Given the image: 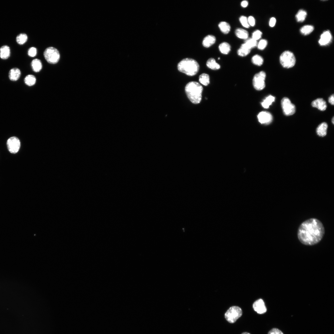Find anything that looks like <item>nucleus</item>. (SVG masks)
Segmentation results:
<instances>
[{
	"label": "nucleus",
	"instance_id": "1",
	"mask_svg": "<svg viewBox=\"0 0 334 334\" xmlns=\"http://www.w3.org/2000/svg\"><path fill=\"white\" fill-rule=\"evenodd\" d=\"M324 233V228L321 222L316 218H311L301 224L298 229L297 235L302 244L313 245L320 242Z\"/></svg>",
	"mask_w": 334,
	"mask_h": 334
},
{
	"label": "nucleus",
	"instance_id": "2",
	"mask_svg": "<svg viewBox=\"0 0 334 334\" xmlns=\"http://www.w3.org/2000/svg\"><path fill=\"white\" fill-rule=\"evenodd\" d=\"M203 90L202 86L195 81L189 82L185 88V92L188 98L194 104H198L200 102Z\"/></svg>",
	"mask_w": 334,
	"mask_h": 334
},
{
	"label": "nucleus",
	"instance_id": "3",
	"mask_svg": "<svg viewBox=\"0 0 334 334\" xmlns=\"http://www.w3.org/2000/svg\"><path fill=\"white\" fill-rule=\"evenodd\" d=\"M178 70L186 75L192 76L195 75L199 69V65L195 60L186 58L182 60L177 66Z\"/></svg>",
	"mask_w": 334,
	"mask_h": 334
},
{
	"label": "nucleus",
	"instance_id": "4",
	"mask_svg": "<svg viewBox=\"0 0 334 334\" xmlns=\"http://www.w3.org/2000/svg\"><path fill=\"white\" fill-rule=\"evenodd\" d=\"M280 62L284 68H289L294 66L296 63V58L293 54L289 51L284 52L280 55Z\"/></svg>",
	"mask_w": 334,
	"mask_h": 334
},
{
	"label": "nucleus",
	"instance_id": "5",
	"mask_svg": "<svg viewBox=\"0 0 334 334\" xmlns=\"http://www.w3.org/2000/svg\"><path fill=\"white\" fill-rule=\"evenodd\" d=\"M242 310L239 307L233 306L230 307L225 314L226 319L230 323L235 322L242 315Z\"/></svg>",
	"mask_w": 334,
	"mask_h": 334
},
{
	"label": "nucleus",
	"instance_id": "6",
	"mask_svg": "<svg viewBox=\"0 0 334 334\" xmlns=\"http://www.w3.org/2000/svg\"><path fill=\"white\" fill-rule=\"evenodd\" d=\"M44 55L48 62L52 64L57 63L60 57L58 50L55 48L52 47L46 48L44 51Z\"/></svg>",
	"mask_w": 334,
	"mask_h": 334
},
{
	"label": "nucleus",
	"instance_id": "7",
	"mask_svg": "<svg viewBox=\"0 0 334 334\" xmlns=\"http://www.w3.org/2000/svg\"><path fill=\"white\" fill-rule=\"evenodd\" d=\"M266 77V74L263 71H261L255 75L253 79V84L255 89L260 91L264 88Z\"/></svg>",
	"mask_w": 334,
	"mask_h": 334
},
{
	"label": "nucleus",
	"instance_id": "8",
	"mask_svg": "<svg viewBox=\"0 0 334 334\" xmlns=\"http://www.w3.org/2000/svg\"><path fill=\"white\" fill-rule=\"evenodd\" d=\"M281 107L284 114L286 116H291L294 114L296 111L295 105L291 103L289 98L284 97L281 101Z\"/></svg>",
	"mask_w": 334,
	"mask_h": 334
},
{
	"label": "nucleus",
	"instance_id": "9",
	"mask_svg": "<svg viewBox=\"0 0 334 334\" xmlns=\"http://www.w3.org/2000/svg\"><path fill=\"white\" fill-rule=\"evenodd\" d=\"M6 145L9 151L11 153L15 154L20 149V142L18 137L12 136L8 139Z\"/></svg>",
	"mask_w": 334,
	"mask_h": 334
},
{
	"label": "nucleus",
	"instance_id": "10",
	"mask_svg": "<svg viewBox=\"0 0 334 334\" xmlns=\"http://www.w3.org/2000/svg\"><path fill=\"white\" fill-rule=\"evenodd\" d=\"M259 122L261 124H268L272 121L273 117L272 114L267 111L260 112L257 116Z\"/></svg>",
	"mask_w": 334,
	"mask_h": 334
},
{
	"label": "nucleus",
	"instance_id": "11",
	"mask_svg": "<svg viewBox=\"0 0 334 334\" xmlns=\"http://www.w3.org/2000/svg\"><path fill=\"white\" fill-rule=\"evenodd\" d=\"M254 310L259 314H263L267 311V308L263 301L261 299L255 301L253 304Z\"/></svg>",
	"mask_w": 334,
	"mask_h": 334
},
{
	"label": "nucleus",
	"instance_id": "12",
	"mask_svg": "<svg viewBox=\"0 0 334 334\" xmlns=\"http://www.w3.org/2000/svg\"><path fill=\"white\" fill-rule=\"evenodd\" d=\"M332 40V36L329 31L324 32L321 35L319 43L321 46H324L328 44Z\"/></svg>",
	"mask_w": 334,
	"mask_h": 334
},
{
	"label": "nucleus",
	"instance_id": "13",
	"mask_svg": "<svg viewBox=\"0 0 334 334\" xmlns=\"http://www.w3.org/2000/svg\"><path fill=\"white\" fill-rule=\"evenodd\" d=\"M311 105L313 107L322 111L325 110L327 107L325 101L322 98H318L313 101L311 103Z\"/></svg>",
	"mask_w": 334,
	"mask_h": 334
},
{
	"label": "nucleus",
	"instance_id": "14",
	"mask_svg": "<svg viewBox=\"0 0 334 334\" xmlns=\"http://www.w3.org/2000/svg\"><path fill=\"white\" fill-rule=\"evenodd\" d=\"M216 41V37L211 35H208L203 39L202 44L205 47L208 48L214 44Z\"/></svg>",
	"mask_w": 334,
	"mask_h": 334
},
{
	"label": "nucleus",
	"instance_id": "15",
	"mask_svg": "<svg viewBox=\"0 0 334 334\" xmlns=\"http://www.w3.org/2000/svg\"><path fill=\"white\" fill-rule=\"evenodd\" d=\"M21 75L20 71L17 68L11 69L9 73V79L12 81H16L19 78Z\"/></svg>",
	"mask_w": 334,
	"mask_h": 334
},
{
	"label": "nucleus",
	"instance_id": "16",
	"mask_svg": "<svg viewBox=\"0 0 334 334\" xmlns=\"http://www.w3.org/2000/svg\"><path fill=\"white\" fill-rule=\"evenodd\" d=\"M10 55V49L7 45L2 46L0 48V57L3 59H7Z\"/></svg>",
	"mask_w": 334,
	"mask_h": 334
},
{
	"label": "nucleus",
	"instance_id": "17",
	"mask_svg": "<svg viewBox=\"0 0 334 334\" xmlns=\"http://www.w3.org/2000/svg\"><path fill=\"white\" fill-rule=\"evenodd\" d=\"M328 127L327 124L323 122L319 124L316 129V132L319 136H324L327 134V131Z\"/></svg>",
	"mask_w": 334,
	"mask_h": 334
},
{
	"label": "nucleus",
	"instance_id": "18",
	"mask_svg": "<svg viewBox=\"0 0 334 334\" xmlns=\"http://www.w3.org/2000/svg\"><path fill=\"white\" fill-rule=\"evenodd\" d=\"M250 49L245 43L242 44L237 51L238 55L241 57H245L250 52Z\"/></svg>",
	"mask_w": 334,
	"mask_h": 334
},
{
	"label": "nucleus",
	"instance_id": "19",
	"mask_svg": "<svg viewBox=\"0 0 334 334\" xmlns=\"http://www.w3.org/2000/svg\"><path fill=\"white\" fill-rule=\"evenodd\" d=\"M235 34L238 37L245 40L248 38L249 36L248 32L241 28H237L235 30Z\"/></svg>",
	"mask_w": 334,
	"mask_h": 334
},
{
	"label": "nucleus",
	"instance_id": "20",
	"mask_svg": "<svg viewBox=\"0 0 334 334\" xmlns=\"http://www.w3.org/2000/svg\"><path fill=\"white\" fill-rule=\"evenodd\" d=\"M220 52L222 54H227L231 50V46L227 42H223L220 44L218 47Z\"/></svg>",
	"mask_w": 334,
	"mask_h": 334
},
{
	"label": "nucleus",
	"instance_id": "21",
	"mask_svg": "<svg viewBox=\"0 0 334 334\" xmlns=\"http://www.w3.org/2000/svg\"><path fill=\"white\" fill-rule=\"evenodd\" d=\"M218 26L221 31L224 34H227L230 31V26L229 23L226 22H220Z\"/></svg>",
	"mask_w": 334,
	"mask_h": 334
},
{
	"label": "nucleus",
	"instance_id": "22",
	"mask_svg": "<svg viewBox=\"0 0 334 334\" xmlns=\"http://www.w3.org/2000/svg\"><path fill=\"white\" fill-rule=\"evenodd\" d=\"M206 65L208 68L212 70H216L220 68V65L213 58H210L207 60Z\"/></svg>",
	"mask_w": 334,
	"mask_h": 334
},
{
	"label": "nucleus",
	"instance_id": "23",
	"mask_svg": "<svg viewBox=\"0 0 334 334\" xmlns=\"http://www.w3.org/2000/svg\"><path fill=\"white\" fill-rule=\"evenodd\" d=\"M31 66L33 70L35 72L40 71L42 68L41 62L38 59H34L32 61Z\"/></svg>",
	"mask_w": 334,
	"mask_h": 334
},
{
	"label": "nucleus",
	"instance_id": "24",
	"mask_svg": "<svg viewBox=\"0 0 334 334\" xmlns=\"http://www.w3.org/2000/svg\"><path fill=\"white\" fill-rule=\"evenodd\" d=\"M275 100V97L272 95H269L263 100L261 104L264 108L268 109Z\"/></svg>",
	"mask_w": 334,
	"mask_h": 334
},
{
	"label": "nucleus",
	"instance_id": "25",
	"mask_svg": "<svg viewBox=\"0 0 334 334\" xmlns=\"http://www.w3.org/2000/svg\"><path fill=\"white\" fill-rule=\"evenodd\" d=\"M199 81L203 85H208L210 82L209 75L205 73L202 74L199 77Z\"/></svg>",
	"mask_w": 334,
	"mask_h": 334
},
{
	"label": "nucleus",
	"instance_id": "26",
	"mask_svg": "<svg viewBox=\"0 0 334 334\" xmlns=\"http://www.w3.org/2000/svg\"><path fill=\"white\" fill-rule=\"evenodd\" d=\"M251 61L254 65L259 66L263 64V60L261 56L258 54H256L252 57Z\"/></svg>",
	"mask_w": 334,
	"mask_h": 334
},
{
	"label": "nucleus",
	"instance_id": "27",
	"mask_svg": "<svg viewBox=\"0 0 334 334\" xmlns=\"http://www.w3.org/2000/svg\"><path fill=\"white\" fill-rule=\"evenodd\" d=\"M307 15L306 11L303 10H299L296 15V18L298 22H302L305 19Z\"/></svg>",
	"mask_w": 334,
	"mask_h": 334
},
{
	"label": "nucleus",
	"instance_id": "28",
	"mask_svg": "<svg viewBox=\"0 0 334 334\" xmlns=\"http://www.w3.org/2000/svg\"><path fill=\"white\" fill-rule=\"evenodd\" d=\"M25 84L28 86H31L34 85L36 82V78L34 76L29 75L26 76L24 79Z\"/></svg>",
	"mask_w": 334,
	"mask_h": 334
},
{
	"label": "nucleus",
	"instance_id": "29",
	"mask_svg": "<svg viewBox=\"0 0 334 334\" xmlns=\"http://www.w3.org/2000/svg\"><path fill=\"white\" fill-rule=\"evenodd\" d=\"M314 27L310 25H306L302 27L300 29L301 32L306 35L310 34L314 30Z\"/></svg>",
	"mask_w": 334,
	"mask_h": 334
},
{
	"label": "nucleus",
	"instance_id": "30",
	"mask_svg": "<svg viewBox=\"0 0 334 334\" xmlns=\"http://www.w3.org/2000/svg\"><path fill=\"white\" fill-rule=\"evenodd\" d=\"M28 39L27 35L24 33H20L16 37V41L18 44L19 45H23L25 43Z\"/></svg>",
	"mask_w": 334,
	"mask_h": 334
},
{
	"label": "nucleus",
	"instance_id": "31",
	"mask_svg": "<svg viewBox=\"0 0 334 334\" xmlns=\"http://www.w3.org/2000/svg\"><path fill=\"white\" fill-rule=\"evenodd\" d=\"M244 43L250 49H251L257 46L258 42L257 41L251 38H247L246 40Z\"/></svg>",
	"mask_w": 334,
	"mask_h": 334
},
{
	"label": "nucleus",
	"instance_id": "32",
	"mask_svg": "<svg viewBox=\"0 0 334 334\" xmlns=\"http://www.w3.org/2000/svg\"><path fill=\"white\" fill-rule=\"evenodd\" d=\"M239 20L242 25L244 27L247 28L250 27L247 18L246 16L243 15L241 16L239 18Z\"/></svg>",
	"mask_w": 334,
	"mask_h": 334
},
{
	"label": "nucleus",
	"instance_id": "33",
	"mask_svg": "<svg viewBox=\"0 0 334 334\" xmlns=\"http://www.w3.org/2000/svg\"><path fill=\"white\" fill-rule=\"evenodd\" d=\"M268 44L267 41L265 39H261L257 43L258 48L259 50H263L266 47Z\"/></svg>",
	"mask_w": 334,
	"mask_h": 334
},
{
	"label": "nucleus",
	"instance_id": "34",
	"mask_svg": "<svg viewBox=\"0 0 334 334\" xmlns=\"http://www.w3.org/2000/svg\"><path fill=\"white\" fill-rule=\"evenodd\" d=\"M262 35V33L260 31L256 30L253 32L252 38L257 41L261 38Z\"/></svg>",
	"mask_w": 334,
	"mask_h": 334
},
{
	"label": "nucleus",
	"instance_id": "35",
	"mask_svg": "<svg viewBox=\"0 0 334 334\" xmlns=\"http://www.w3.org/2000/svg\"><path fill=\"white\" fill-rule=\"evenodd\" d=\"M36 54L37 50L35 47H31L28 50V54L30 57H34L36 55Z\"/></svg>",
	"mask_w": 334,
	"mask_h": 334
},
{
	"label": "nucleus",
	"instance_id": "36",
	"mask_svg": "<svg viewBox=\"0 0 334 334\" xmlns=\"http://www.w3.org/2000/svg\"><path fill=\"white\" fill-rule=\"evenodd\" d=\"M247 19L250 26H254L255 23V19L254 17L252 16H250L247 18Z\"/></svg>",
	"mask_w": 334,
	"mask_h": 334
},
{
	"label": "nucleus",
	"instance_id": "37",
	"mask_svg": "<svg viewBox=\"0 0 334 334\" xmlns=\"http://www.w3.org/2000/svg\"><path fill=\"white\" fill-rule=\"evenodd\" d=\"M268 334H284L280 330L276 328L271 329L268 332Z\"/></svg>",
	"mask_w": 334,
	"mask_h": 334
},
{
	"label": "nucleus",
	"instance_id": "38",
	"mask_svg": "<svg viewBox=\"0 0 334 334\" xmlns=\"http://www.w3.org/2000/svg\"><path fill=\"white\" fill-rule=\"evenodd\" d=\"M276 19L274 17H272L269 22V25L272 27H273L276 24Z\"/></svg>",
	"mask_w": 334,
	"mask_h": 334
},
{
	"label": "nucleus",
	"instance_id": "39",
	"mask_svg": "<svg viewBox=\"0 0 334 334\" xmlns=\"http://www.w3.org/2000/svg\"><path fill=\"white\" fill-rule=\"evenodd\" d=\"M328 101L332 105L334 104V94L331 95L329 98Z\"/></svg>",
	"mask_w": 334,
	"mask_h": 334
},
{
	"label": "nucleus",
	"instance_id": "40",
	"mask_svg": "<svg viewBox=\"0 0 334 334\" xmlns=\"http://www.w3.org/2000/svg\"><path fill=\"white\" fill-rule=\"evenodd\" d=\"M248 2L247 1L243 0L241 2V6L243 7H246L248 5Z\"/></svg>",
	"mask_w": 334,
	"mask_h": 334
},
{
	"label": "nucleus",
	"instance_id": "41",
	"mask_svg": "<svg viewBox=\"0 0 334 334\" xmlns=\"http://www.w3.org/2000/svg\"><path fill=\"white\" fill-rule=\"evenodd\" d=\"M241 334H250V333H248V332H244L242 333Z\"/></svg>",
	"mask_w": 334,
	"mask_h": 334
},
{
	"label": "nucleus",
	"instance_id": "42",
	"mask_svg": "<svg viewBox=\"0 0 334 334\" xmlns=\"http://www.w3.org/2000/svg\"><path fill=\"white\" fill-rule=\"evenodd\" d=\"M332 123L333 124H334V117H333L332 118Z\"/></svg>",
	"mask_w": 334,
	"mask_h": 334
}]
</instances>
